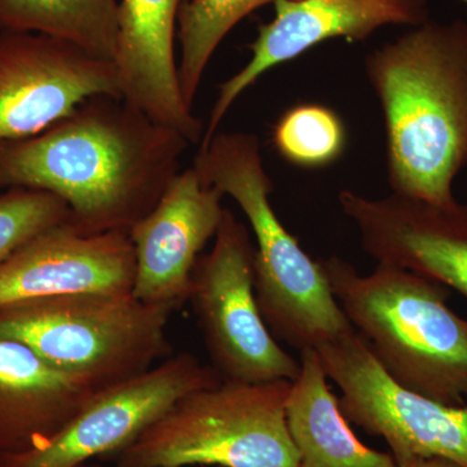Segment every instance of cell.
<instances>
[{"label": "cell", "mask_w": 467, "mask_h": 467, "mask_svg": "<svg viewBox=\"0 0 467 467\" xmlns=\"http://www.w3.org/2000/svg\"><path fill=\"white\" fill-rule=\"evenodd\" d=\"M119 0H0V32L36 33L115 63Z\"/></svg>", "instance_id": "ac0fdd59"}, {"label": "cell", "mask_w": 467, "mask_h": 467, "mask_svg": "<svg viewBox=\"0 0 467 467\" xmlns=\"http://www.w3.org/2000/svg\"><path fill=\"white\" fill-rule=\"evenodd\" d=\"M223 198L195 168L183 169L155 208L131 227V292L138 300L174 309L187 301L201 252L216 235L225 213Z\"/></svg>", "instance_id": "4fadbf2b"}, {"label": "cell", "mask_w": 467, "mask_h": 467, "mask_svg": "<svg viewBox=\"0 0 467 467\" xmlns=\"http://www.w3.org/2000/svg\"><path fill=\"white\" fill-rule=\"evenodd\" d=\"M398 467H460L451 461L442 459H416L401 463Z\"/></svg>", "instance_id": "7402d4cb"}, {"label": "cell", "mask_w": 467, "mask_h": 467, "mask_svg": "<svg viewBox=\"0 0 467 467\" xmlns=\"http://www.w3.org/2000/svg\"><path fill=\"white\" fill-rule=\"evenodd\" d=\"M382 107L392 192L456 202L467 167V23L427 20L365 58Z\"/></svg>", "instance_id": "7a4b0ae2"}, {"label": "cell", "mask_w": 467, "mask_h": 467, "mask_svg": "<svg viewBox=\"0 0 467 467\" xmlns=\"http://www.w3.org/2000/svg\"><path fill=\"white\" fill-rule=\"evenodd\" d=\"M69 211L54 193L14 187L0 195V263L26 243L60 223Z\"/></svg>", "instance_id": "44dd1931"}, {"label": "cell", "mask_w": 467, "mask_h": 467, "mask_svg": "<svg viewBox=\"0 0 467 467\" xmlns=\"http://www.w3.org/2000/svg\"><path fill=\"white\" fill-rule=\"evenodd\" d=\"M192 146L124 98L97 95L42 133L0 142V189L54 193L67 204V225L85 235L129 233Z\"/></svg>", "instance_id": "6da1fadb"}, {"label": "cell", "mask_w": 467, "mask_h": 467, "mask_svg": "<svg viewBox=\"0 0 467 467\" xmlns=\"http://www.w3.org/2000/svg\"><path fill=\"white\" fill-rule=\"evenodd\" d=\"M276 0H186L178 15L181 58L178 81L184 103L192 109L202 78L220 43L236 24Z\"/></svg>", "instance_id": "d6986e66"}, {"label": "cell", "mask_w": 467, "mask_h": 467, "mask_svg": "<svg viewBox=\"0 0 467 467\" xmlns=\"http://www.w3.org/2000/svg\"><path fill=\"white\" fill-rule=\"evenodd\" d=\"M173 306L126 294H81L0 306V337L18 340L51 365L101 387L122 382L169 358Z\"/></svg>", "instance_id": "8992f818"}, {"label": "cell", "mask_w": 467, "mask_h": 467, "mask_svg": "<svg viewBox=\"0 0 467 467\" xmlns=\"http://www.w3.org/2000/svg\"><path fill=\"white\" fill-rule=\"evenodd\" d=\"M291 383L193 389L110 459L116 467H299L285 420Z\"/></svg>", "instance_id": "5b68a950"}, {"label": "cell", "mask_w": 467, "mask_h": 467, "mask_svg": "<svg viewBox=\"0 0 467 467\" xmlns=\"http://www.w3.org/2000/svg\"><path fill=\"white\" fill-rule=\"evenodd\" d=\"M362 250L377 264L402 267L467 297V201L431 204L391 193H339Z\"/></svg>", "instance_id": "7c38bea8"}, {"label": "cell", "mask_w": 467, "mask_h": 467, "mask_svg": "<svg viewBox=\"0 0 467 467\" xmlns=\"http://www.w3.org/2000/svg\"><path fill=\"white\" fill-rule=\"evenodd\" d=\"M275 17L260 26L252 57L220 86L201 147L218 133L234 101L267 70L334 38L364 41L386 26H417L429 20L427 0H276Z\"/></svg>", "instance_id": "8fae6325"}, {"label": "cell", "mask_w": 467, "mask_h": 467, "mask_svg": "<svg viewBox=\"0 0 467 467\" xmlns=\"http://www.w3.org/2000/svg\"><path fill=\"white\" fill-rule=\"evenodd\" d=\"M186 0H119L115 64L126 101L201 144L205 125L184 103L174 55L175 23Z\"/></svg>", "instance_id": "9a60e30c"}, {"label": "cell", "mask_w": 467, "mask_h": 467, "mask_svg": "<svg viewBox=\"0 0 467 467\" xmlns=\"http://www.w3.org/2000/svg\"><path fill=\"white\" fill-rule=\"evenodd\" d=\"M256 247L225 209L212 250L199 257L187 301L198 318L211 367L223 382H294L300 361L270 333L254 292Z\"/></svg>", "instance_id": "52a82bcc"}, {"label": "cell", "mask_w": 467, "mask_h": 467, "mask_svg": "<svg viewBox=\"0 0 467 467\" xmlns=\"http://www.w3.org/2000/svg\"><path fill=\"white\" fill-rule=\"evenodd\" d=\"M135 256L126 232L85 235L60 223L0 263V306L18 301L133 291Z\"/></svg>", "instance_id": "5bb4252c"}, {"label": "cell", "mask_w": 467, "mask_h": 467, "mask_svg": "<svg viewBox=\"0 0 467 467\" xmlns=\"http://www.w3.org/2000/svg\"><path fill=\"white\" fill-rule=\"evenodd\" d=\"M335 299L393 382L441 404H467V319L445 285L377 264L359 275L337 256L318 260Z\"/></svg>", "instance_id": "3957f363"}, {"label": "cell", "mask_w": 467, "mask_h": 467, "mask_svg": "<svg viewBox=\"0 0 467 467\" xmlns=\"http://www.w3.org/2000/svg\"><path fill=\"white\" fill-rule=\"evenodd\" d=\"M275 142L288 161L300 167H324L343 152L346 133L333 110L317 104H303L279 119Z\"/></svg>", "instance_id": "ffe728a7"}, {"label": "cell", "mask_w": 467, "mask_h": 467, "mask_svg": "<svg viewBox=\"0 0 467 467\" xmlns=\"http://www.w3.org/2000/svg\"><path fill=\"white\" fill-rule=\"evenodd\" d=\"M299 377L285 401L299 467H398L391 453L358 441L331 392L317 349L301 350Z\"/></svg>", "instance_id": "e0dca14e"}, {"label": "cell", "mask_w": 467, "mask_h": 467, "mask_svg": "<svg viewBox=\"0 0 467 467\" xmlns=\"http://www.w3.org/2000/svg\"><path fill=\"white\" fill-rule=\"evenodd\" d=\"M81 467H100V466H97V465H90V463H86V465L81 466Z\"/></svg>", "instance_id": "603a6c76"}, {"label": "cell", "mask_w": 467, "mask_h": 467, "mask_svg": "<svg viewBox=\"0 0 467 467\" xmlns=\"http://www.w3.org/2000/svg\"><path fill=\"white\" fill-rule=\"evenodd\" d=\"M192 167L205 182L234 199L247 217L256 241L257 304L275 339L301 352L355 330L319 261L301 248L272 207L273 182L264 167L259 138L242 131L217 133L207 146L199 147Z\"/></svg>", "instance_id": "277c9868"}, {"label": "cell", "mask_w": 467, "mask_h": 467, "mask_svg": "<svg viewBox=\"0 0 467 467\" xmlns=\"http://www.w3.org/2000/svg\"><path fill=\"white\" fill-rule=\"evenodd\" d=\"M97 95L121 97L113 61L42 34H0V142L42 133Z\"/></svg>", "instance_id": "30bf717a"}, {"label": "cell", "mask_w": 467, "mask_h": 467, "mask_svg": "<svg viewBox=\"0 0 467 467\" xmlns=\"http://www.w3.org/2000/svg\"><path fill=\"white\" fill-rule=\"evenodd\" d=\"M192 353L162 359L140 376L101 389L50 441L26 451H0V467H81L124 450L178 399L220 383Z\"/></svg>", "instance_id": "9c48e42d"}, {"label": "cell", "mask_w": 467, "mask_h": 467, "mask_svg": "<svg viewBox=\"0 0 467 467\" xmlns=\"http://www.w3.org/2000/svg\"><path fill=\"white\" fill-rule=\"evenodd\" d=\"M103 389L54 367L26 344L0 337V451L45 444Z\"/></svg>", "instance_id": "2e32d148"}, {"label": "cell", "mask_w": 467, "mask_h": 467, "mask_svg": "<svg viewBox=\"0 0 467 467\" xmlns=\"http://www.w3.org/2000/svg\"><path fill=\"white\" fill-rule=\"evenodd\" d=\"M465 2L467 3V0H465Z\"/></svg>", "instance_id": "cb8c5ba5"}, {"label": "cell", "mask_w": 467, "mask_h": 467, "mask_svg": "<svg viewBox=\"0 0 467 467\" xmlns=\"http://www.w3.org/2000/svg\"><path fill=\"white\" fill-rule=\"evenodd\" d=\"M317 352L326 377L342 392L344 417L383 439L396 465L442 459L467 467V404H441L402 389L355 330Z\"/></svg>", "instance_id": "ba28073f"}]
</instances>
